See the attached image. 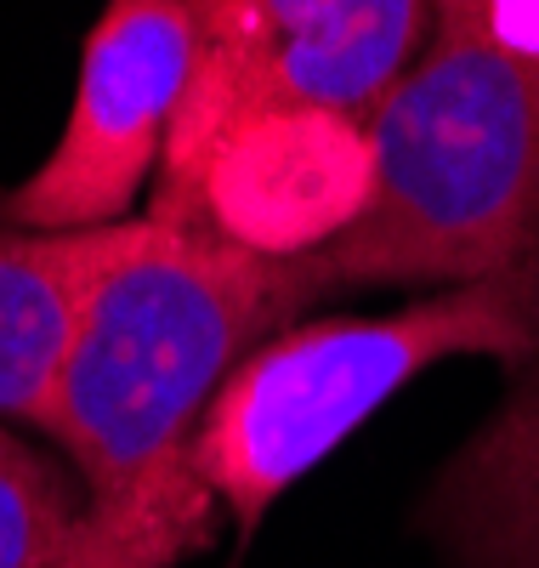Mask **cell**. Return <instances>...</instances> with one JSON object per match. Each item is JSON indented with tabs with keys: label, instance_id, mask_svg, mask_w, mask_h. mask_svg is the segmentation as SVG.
Masks as SVG:
<instances>
[{
	"label": "cell",
	"instance_id": "ba28073f",
	"mask_svg": "<svg viewBox=\"0 0 539 568\" xmlns=\"http://www.w3.org/2000/svg\"><path fill=\"white\" fill-rule=\"evenodd\" d=\"M91 233H29L0 222V415L34 420L69 342Z\"/></svg>",
	"mask_w": 539,
	"mask_h": 568
},
{
	"label": "cell",
	"instance_id": "9c48e42d",
	"mask_svg": "<svg viewBox=\"0 0 539 568\" xmlns=\"http://www.w3.org/2000/svg\"><path fill=\"white\" fill-rule=\"evenodd\" d=\"M85 524L74 471L45 449L0 433V568H52Z\"/></svg>",
	"mask_w": 539,
	"mask_h": 568
},
{
	"label": "cell",
	"instance_id": "5b68a950",
	"mask_svg": "<svg viewBox=\"0 0 539 568\" xmlns=\"http://www.w3.org/2000/svg\"><path fill=\"white\" fill-rule=\"evenodd\" d=\"M380 160L369 114L273 103L227 120L187 165L160 171L154 222L267 262H307L369 216Z\"/></svg>",
	"mask_w": 539,
	"mask_h": 568
},
{
	"label": "cell",
	"instance_id": "3957f363",
	"mask_svg": "<svg viewBox=\"0 0 539 568\" xmlns=\"http://www.w3.org/2000/svg\"><path fill=\"white\" fill-rule=\"evenodd\" d=\"M444 358H539V262L449 284L386 318H313L244 358L216 393L193 466L251 535L340 438Z\"/></svg>",
	"mask_w": 539,
	"mask_h": 568
},
{
	"label": "cell",
	"instance_id": "7a4b0ae2",
	"mask_svg": "<svg viewBox=\"0 0 539 568\" xmlns=\"http://www.w3.org/2000/svg\"><path fill=\"white\" fill-rule=\"evenodd\" d=\"M369 131L380 194L347 240L296 262L313 302L539 262V0H431V34Z\"/></svg>",
	"mask_w": 539,
	"mask_h": 568
},
{
	"label": "cell",
	"instance_id": "6da1fadb",
	"mask_svg": "<svg viewBox=\"0 0 539 568\" xmlns=\"http://www.w3.org/2000/svg\"><path fill=\"white\" fill-rule=\"evenodd\" d=\"M313 291L296 262L244 256L193 227L114 222L91 233L69 342L34 426L85 484V524L182 562L211 535L193 466L227 375L296 329Z\"/></svg>",
	"mask_w": 539,
	"mask_h": 568
},
{
	"label": "cell",
	"instance_id": "30bf717a",
	"mask_svg": "<svg viewBox=\"0 0 539 568\" xmlns=\"http://www.w3.org/2000/svg\"><path fill=\"white\" fill-rule=\"evenodd\" d=\"M52 568H176V562H165L160 551L136 546V540H120L109 529H96V524H80L74 540H69V551Z\"/></svg>",
	"mask_w": 539,
	"mask_h": 568
},
{
	"label": "cell",
	"instance_id": "8992f818",
	"mask_svg": "<svg viewBox=\"0 0 539 568\" xmlns=\"http://www.w3.org/2000/svg\"><path fill=\"white\" fill-rule=\"evenodd\" d=\"M193 69L187 0H109L96 18L74 109L45 160L18 194L0 200V222L29 233L114 227L136 187L165 160V136Z\"/></svg>",
	"mask_w": 539,
	"mask_h": 568
},
{
	"label": "cell",
	"instance_id": "52a82bcc",
	"mask_svg": "<svg viewBox=\"0 0 539 568\" xmlns=\"http://www.w3.org/2000/svg\"><path fill=\"white\" fill-rule=\"evenodd\" d=\"M426 524L455 568H539V358L431 484Z\"/></svg>",
	"mask_w": 539,
	"mask_h": 568
},
{
	"label": "cell",
	"instance_id": "277c9868",
	"mask_svg": "<svg viewBox=\"0 0 539 568\" xmlns=\"http://www.w3.org/2000/svg\"><path fill=\"white\" fill-rule=\"evenodd\" d=\"M193 69L165 136L187 165L251 109L318 103L375 114L431 34V0H187Z\"/></svg>",
	"mask_w": 539,
	"mask_h": 568
}]
</instances>
